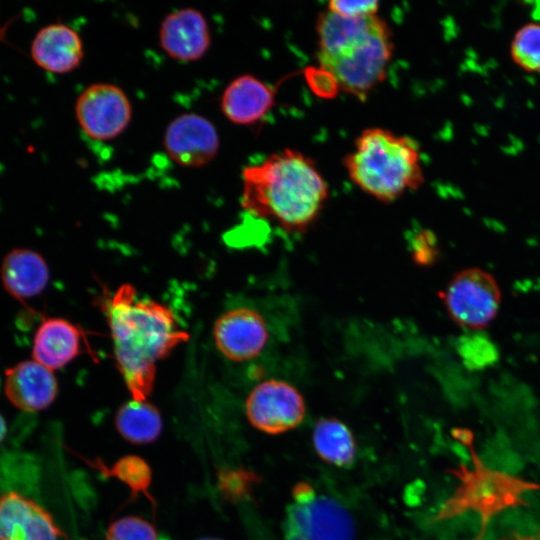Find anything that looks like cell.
I'll return each mask as SVG.
<instances>
[{"instance_id":"cell-1","label":"cell","mask_w":540,"mask_h":540,"mask_svg":"<svg viewBox=\"0 0 540 540\" xmlns=\"http://www.w3.org/2000/svg\"><path fill=\"white\" fill-rule=\"evenodd\" d=\"M114 345L117 368L135 401H147L153 391L156 364L189 334L174 314L156 301L140 299L131 284H122L102 302Z\"/></svg>"},{"instance_id":"cell-2","label":"cell","mask_w":540,"mask_h":540,"mask_svg":"<svg viewBox=\"0 0 540 540\" xmlns=\"http://www.w3.org/2000/svg\"><path fill=\"white\" fill-rule=\"evenodd\" d=\"M241 178L242 208L290 233L306 231L329 198L315 161L291 148L244 167Z\"/></svg>"},{"instance_id":"cell-3","label":"cell","mask_w":540,"mask_h":540,"mask_svg":"<svg viewBox=\"0 0 540 540\" xmlns=\"http://www.w3.org/2000/svg\"><path fill=\"white\" fill-rule=\"evenodd\" d=\"M317 61L337 87L365 101L386 78L394 42L379 15L343 17L328 10L316 20Z\"/></svg>"},{"instance_id":"cell-4","label":"cell","mask_w":540,"mask_h":540,"mask_svg":"<svg viewBox=\"0 0 540 540\" xmlns=\"http://www.w3.org/2000/svg\"><path fill=\"white\" fill-rule=\"evenodd\" d=\"M342 163L358 188L385 203L425 181L418 143L381 127L364 129Z\"/></svg>"},{"instance_id":"cell-5","label":"cell","mask_w":540,"mask_h":540,"mask_svg":"<svg viewBox=\"0 0 540 540\" xmlns=\"http://www.w3.org/2000/svg\"><path fill=\"white\" fill-rule=\"evenodd\" d=\"M294 503L285 521L287 540H354V524L339 503L316 495L301 482L293 489Z\"/></svg>"},{"instance_id":"cell-6","label":"cell","mask_w":540,"mask_h":540,"mask_svg":"<svg viewBox=\"0 0 540 540\" xmlns=\"http://www.w3.org/2000/svg\"><path fill=\"white\" fill-rule=\"evenodd\" d=\"M442 297L450 318L470 330L488 326L498 313L501 300L493 276L477 268L455 274Z\"/></svg>"},{"instance_id":"cell-7","label":"cell","mask_w":540,"mask_h":540,"mask_svg":"<svg viewBox=\"0 0 540 540\" xmlns=\"http://www.w3.org/2000/svg\"><path fill=\"white\" fill-rule=\"evenodd\" d=\"M132 104L125 91L112 83L87 86L75 102V116L83 133L96 141L120 136L132 120Z\"/></svg>"},{"instance_id":"cell-8","label":"cell","mask_w":540,"mask_h":540,"mask_svg":"<svg viewBox=\"0 0 540 540\" xmlns=\"http://www.w3.org/2000/svg\"><path fill=\"white\" fill-rule=\"evenodd\" d=\"M245 411L250 423L268 434L296 428L304 419L306 406L301 393L290 383L269 379L259 383L247 397Z\"/></svg>"},{"instance_id":"cell-9","label":"cell","mask_w":540,"mask_h":540,"mask_svg":"<svg viewBox=\"0 0 540 540\" xmlns=\"http://www.w3.org/2000/svg\"><path fill=\"white\" fill-rule=\"evenodd\" d=\"M167 156L185 168H199L211 163L219 153L220 137L207 117L182 113L172 119L163 135Z\"/></svg>"},{"instance_id":"cell-10","label":"cell","mask_w":540,"mask_h":540,"mask_svg":"<svg viewBox=\"0 0 540 540\" xmlns=\"http://www.w3.org/2000/svg\"><path fill=\"white\" fill-rule=\"evenodd\" d=\"M211 30L203 13L193 7L171 11L162 19L158 30L160 48L170 58L194 62L203 58L211 47Z\"/></svg>"},{"instance_id":"cell-11","label":"cell","mask_w":540,"mask_h":540,"mask_svg":"<svg viewBox=\"0 0 540 540\" xmlns=\"http://www.w3.org/2000/svg\"><path fill=\"white\" fill-rule=\"evenodd\" d=\"M213 334L219 351L236 362L257 357L269 339L265 319L247 307L234 308L222 314L214 324Z\"/></svg>"},{"instance_id":"cell-12","label":"cell","mask_w":540,"mask_h":540,"mask_svg":"<svg viewBox=\"0 0 540 540\" xmlns=\"http://www.w3.org/2000/svg\"><path fill=\"white\" fill-rule=\"evenodd\" d=\"M65 537L51 514L34 500L10 491L0 495V540H59Z\"/></svg>"},{"instance_id":"cell-13","label":"cell","mask_w":540,"mask_h":540,"mask_svg":"<svg viewBox=\"0 0 540 540\" xmlns=\"http://www.w3.org/2000/svg\"><path fill=\"white\" fill-rule=\"evenodd\" d=\"M58 393L53 371L35 360L21 361L5 371V394L17 408L40 411L52 404Z\"/></svg>"},{"instance_id":"cell-14","label":"cell","mask_w":540,"mask_h":540,"mask_svg":"<svg viewBox=\"0 0 540 540\" xmlns=\"http://www.w3.org/2000/svg\"><path fill=\"white\" fill-rule=\"evenodd\" d=\"M275 88L252 74H242L225 87L220 109L225 118L236 125L255 124L275 104Z\"/></svg>"},{"instance_id":"cell-15","label":"cell","mask_w":540,"mask_h":540,"mask_svg":"<svg viewBox=\"0 0 540 540\" xmlns=\"http://www.w3.org/2000/svg\"><path fill=\"white\" fill-rule=\"evenodd\" d=\"M31 57L43 70L65 74L77 69L84 58L83 42L78 32L61 22L41 28L31 44Z\"/></svg>"},{"instance_id":"cell-16","label":"cell","mask_w":540,"mask_h":540,"mask_svg":"<svg viewBox=\"0 0 540 540\" xmlns=\"http://www.w3.org/2000/svg\"><path fill=\"white\" fill-rule=\"evenodd\" d=\"M83 332L70 321L50 317L44 319L33 338L32 357L51 371L65 367L81 352Z\"/></svg>"},{"instance_id":"cell-17","label":"cell","mask_w":540,"mask_h":540,"mask_svg":"<svg viewBox=\"0 0 540 540\" xmlns=\"http://www.w3.org/2000/svg\"><path fill=\"white\" fill-rule=\"evenodd\" d=\"M0 276L7 293L18 300H24L44 291L50 271L47 262L38 252L15 248L3 258Z\"/></svg>"},{"instance_id":"cell-18","label":"cell","mask_w":540,"mask_h":540,"mask_svg":"<svg viewBox=\"0 0 540 540\" xmlns=\"http://www.w3.org/2000/svg\"><path fill=\"white\" fill-rule=\"evenodd\" d=\"M115 426L125 440L133 444H148L160 436L163 421L156 406L132 399L119 407Z\"/></svg>"},{"instance_id":"cell-19","label":"cell","mask_w":540,"mask_h":540,"mask_svg":"<svg viewBox=\"0 0 540 540\" xmlns=\"http://www.w3.org/2000/svg\"><path fill=\"white\" fill-rule=\"evenodd\" d=\"M313 445L318 456L329 464L348 466L355 457L356 445L349 428L336 418L320 419L314 427Z\"/></svg>"},{"instance_id":"cell-20","label":"cell","mask_w":540,"mask_h":540,"mask_svg":"<svg viewBox=\"0 0 540 540\" xmlns=\"http://www.w3.org/2000/svg\"><path fill=\"white\" fill-rule=\"evenodd\" d=\"M82 459L104 477H116L123 482L131 490L130 501L136 499L138 494H143L155 510V500L149 493L152 473L144 459L136 455H127L120 458L112 467H107L99 458L92 461L84 457Z\"/></svg>"},{"instance_id":"cell-21","label":"cell","mask_w":540,"mask_h":540,"mask_svg":"<svg viewBox=\"0 0 540 540\" xmlns=\"http://www.w3.org/2000/svg\"><path fill=\"white\" fill-rule=\"evenodd\" d=\"M513 61L527 72L540 71V23H528L514 35L511 43Z\"/></svg>"},{"instance_id":"cell-22","label":"cell","mask_w":540,"mask_h":540,"mask_svg":"<svg viewBox=\"0 0 540 540\" xmlns=\"http://www.w3.org/2000/svg\"><path fill=\"white\" fill-rule=\"evenodd\" d=\"M458 352L470 369H483L498 359L494 344L482 335H467L458 343Z\"/></svg>"},{"instance_id":"cell-23","label":"cell","mask_w":540,"mask_h":540,"mask_svg":"<svg viewBox=\"0 0 540 540\" xmlns=\"http://www.w3.org/2000/svg\"><path fill=\"white\" fill-rule=\"evenodd\" d=\"M218 488L229 501L244 500L251 495L258 477L244 468L225 469L218 473Z\"/></svg>"},{"instance_id":"cell-24","label":"cell","mask_w":540,"mask_h":540,"mask_svg":"<svg viewBox=\"0 0 540 540\" xmlns=\"http://www.w3.org/2000/svg\"><path fill=\"white\" fill-rule=\"evenodd\" d=\"M106 540H158V538L151 523L137 516H126L111 523Z\"/></svg>"},{"instance_id":"cell-25","label":"cell","mask_w":540,"mask_h":540,"mask_svg":"<svg viewBox=\"0 0 540 540\" xmlns=\"http://www.w3.org/2000/svg\"><path fill=\"white\" fill-rule=\"evenodd\" d=\"M379 6L375 0H332L327 10L343 17L361 18L378 15Z\"/></svg>"},{"instance_id":"cell-26","label":"cell","mask_w":540,"mask_h":540,"mask_svg":"<svg viewBox=\"0 0 540 540\" xmlns=\"http://www.w3.org/2000/svg\"><path fill=\"white\" fill-rule=\"evenodd\" d=\"M5 434H6V423L2 415L0 414V443L4 439Z\"/></svg>"},{"instance_id":"cell-27","label":"cell","mask_w":540,"mask_h":540,"mask_svg":"<svg viewBox=\"0 0 540 540\" xmlns=\"http://www.w3.org/2000/svg\"><path fill=\"white\" fill-rule=\"evenodd\" d=\"M514 540H539V539H536V538H533V537H519V538H516Z\"/></svg>"},{"instance_id":"cell-28","label":"cell","mask_w":540,"mask_h":540,"mask_svg":"<svg viewBox=\"0 0 540 540\" xmlns=\"http://www.w3.org/2000/svg\"><path fill=\"white\" fill-rule=\"evenodd\" d=\"M199 540H220V539H215V538H202V539H199Z\"/></svg>"}]
</instances>
